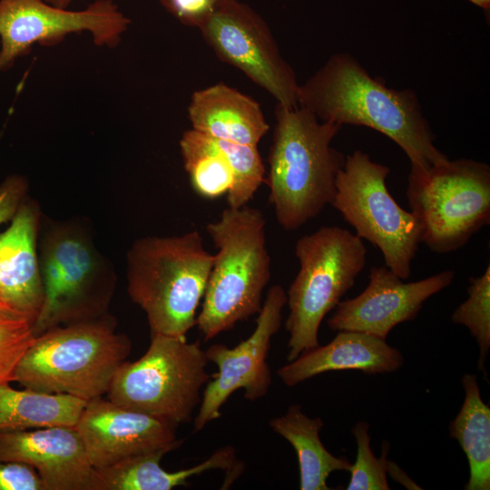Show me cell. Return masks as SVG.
<instances>
[{"label": "cell", "instance_id": "6da1fadb", "mask_svg": "<svg viewBox=\"0 0 490 490\" xmlns=\"http://www.w3.org/2000/svg\"><path fill=\"white\" fill-rule=\"evenodd\" d=\"M299 105L320 121L371 128L396 142L423 172L449 158L434 144L435 137L415 92L387 87L350 54L338 53L304 83Z\"/></svg>", "mask_w": 490, "mask_h": 490}, {"label": "cell", "instance_id": "7a4b0ae2", "mask_svg": "<svg viewBox=\"0 0 490 490\" xmlns=\"http://www.w3.org/2000/svg\"><path fill=\"white\" fill-rule=\"evenodd\" d=\"M269 152L270 189L279 224L295 230L330 205L346 156L331 146L341 125L301 107L277 103Z\"/></svg>", "mask_w": 490, "mask_h": 490}, {"label": "cell", "instance_id": "3957f363", "mask_svg": "<svg viewBox=\"0 0 490 490\" xmlns=\"http://www.w3.org/2000/svg\"><path fill=\"white\" fill-rule=\"evenodd\" d=\"M199 231L137 240L127 253V292L151 334L186 337L196 326L213 263Z\"/></svg>", "mask_w": 490, "mask_h": 490}, {"label": "cell", "instance_id": "277c9868", "mask_svg": "<svg viewBox=\"0 0 490 490\" xmlns=\"http://www.w3.org/2000/svg\"><path fill=\"white\" fill-rule=\"evenodd\" d=\"M262 211L228 207L206 231L218 252L208 279L196 326L205 341L259 313L270 279Z\"/></svg>", "mask_w": 490, "mask_h": 490}, {"label": "cell", "instance_id": "5b68a950", "mask_svg": "<svg viewBox=\"0 0 490 490\" xmlns=\"http://www.w3.org/2000/svg\"><path fill=\"white\" fill-rule=\"evenodd\" d=\"M132 345L108 315L66 324L35 336L17 365L12 382L84 401L107 393Z\"/></svg>", "mask_w": 490, "mask_h": 490}, {"label": "cell", "instance_id": "8992f818", "mask_svg": "<svg viewBox=\"0 0 490 490\" xmlns=\"http://www.w3.org/2000/svg\"><path fill=\"white\" fill-rule=\"evenodd\" d=\"M43 230L38 256L44 302L34 335L106 315L115 274L87 230L72 221L49 223Z\"/></svg>", "mask_w": 490, "mask_h": 490}, {"label": "cell", "instance_id": "52a82bcc", "mask_svg": "<svg viewBox=\"0 0 490 490\" xmlns=\"http://www.w3.org/2000/svg\"><path fill=\"white\" fill-rule=\"evenodd\" d=\"M295 255L299 270L286 292L289 362L319 345L320 324L353 287L366 265L367 248L348 230L325 226L301 236Z\"/></svg>", "mask_w": 490, "mask_h": 490}, {"label": "cell", "instance_id": "ba28073f", "mask_svg": "<svg viewBox=\"0 0 490 490\" xmlns=\"http://www.w3.org/2000/svg\"><path fill=\"white\" fill-rule=\"evenodd\" d=\"M147 351L117 369L107 398L125 408L176 425L190 422L201 400V388L211 378L200 341L186 337L152 334Z\"/></svg>", "mask_w": 490, "mask_h": 490}, {"label": "cell", "instance_id": "9c48e42d", "mask_svg": "<svg viewBox=\"0 0 490 490\" xmlns=\"http://www.w3.org/2000/svg\"><path fill=\"white\" fill-rule=\"evenodd\" d=\"M406 196L421 242L436 253L455 251L490 222V167L458 159L410 172Z\"/></svg>", "mask_w": 490, "mask_h": 490}, {"label": "cell", "instance_id": "30bf717a", "mask_svg": "<svg viewBox=\"0 0 490 490\" xmlns=\"http://www.w3.org/2000/svg\"><path fill=\"white\" fill-rule=\"evenodd\" d=\"M387 166L360 150L346 156L330 203L356 230V235L377 248L385 266L402 279L411 274V262L421 242L422 229L411 211L390 194Z\"/></svg>", "mask_w": 490, "mask_h": 490}, {"label": "cell", "instance_id": "8fae6325", "mask_svg": "<svg viewBox=\"0 0 490 490\" xmlns=\"http://www.w3.org/2000/svg\"><path fill=\"white\" fill-rule=\"evenodd\" d=\"M130 24L113 0H95L77 11L44 0H0V74L34 44L54 45L72 34L88 32L97 46L114 48Z\"/></svg>", "mask_w": 490, "mask_h": 490}, {"label": "cell", "instance_id": "7c38bea8", "mask_svg": "<svg viewBox=\"0 0 490 490\" xmlns=\"http://www.w3.org/2000/svg\"><path fill=\"white\" fill-rule=\"evenodd\" d=\"M204 41L224 63L241 71L277 103L299 105V83L265 20L240 0H223L199 25Z\"/></svg>", "mask_w": 490, "mask_h": 490}, {"label": "cell", "instance_id": "4fadbf2b", "mask_svg": "<svg viewBox=\"0 0 490 490\" xmlns=\"http://www.w3.org/2000/svg\"><path fill=\"white\" fill-rule=\"evenodd\" d=\"M286 303L284 289L279 285L270 287L249 338L234 348L217 343L205 350L208 361L217 366L218 373L205 386L193 421L194 431L217 419L222 406L238 389H242L250 401L266 396L271 385L267 358L271 338L281 326Z\"/></svg>", "mask_w": 490, "mask_h": 490}, {"label": "cell", "instance_id": "5bb4252c", "mask_svg": "<svg viewBox=\"0 0 490 490\" xmlns=\"http://www.w3.org/2000/svg\"><path fill=\"white\" fill-rule=\"evenodd\" d=\"M366 289L353 299L340 301L328 319L332 330L363 332L387 339L397 325L416 318L424 302L448 287L453 270L424 279L405 282L387 266L372 267Z\"/></svg>", "mask_w": 490, "mask_h": 490}, {"label": "cell", "instance_id": "9a60e30c", "mask_svg": "<svg viewBox=\"0 0 490 490\" xmlns=\"http://www.w3.org/2000/svg\"><path fill=\"white\" fill-rule=\"evenodd\" d=\"M74 426L93 468L141 454L162 449L171 452L182 443L176 436L178 425L102 397L86 402Z\"/></svg>", "mask_w": 490, "mask_h": 490}, {"label": "cell", "instance_id": "2e32d148", "mask_svg": "<svg viewBox=\"0 0 490 490\" xmlns=\"http://www.w3.org/2000/svg\"><path fill=\"white\" fill-rule=\"evenodd\" d=\"M0 460L26 464L45 490H88L93 467L75 426L0 431Z\"/></svg>", "mask_w": 490, "mask_h": 490}, {"label": "cell", "instance_id": "e0dca14e", "mask_svg": "<svg viewBox=\"0 0 490 490\" xmlns=\"http://www.w3.org/2000/svg\"><path fill=\"white\" fill-rule=\"evenodd\" d=\"M40 210L25 199L0 232V300L34 322L44 302L38 256Z\"/></svg>", "mask_w": 490, "mask_h": 490}, {"label": "cell", "instance_id": "ac0fdd59", "mask_svg": "<svg viewBox=\"0 0 490 490\" xmlns=\"http://www.w3.org/2000/svg\"><path fill=\"white\" fill-rule=\"evenodd\" d=\"M404 363L402 353L386 339L363 332L341 330L325 346L300 354L278 369L280 380L294 387L330 371L359 370L376 375L397 371Z\"/></svg>", "mask_w": 490, "mask_h": 490}, {"label": "cell", "instance_id": "d6986e66", "mask_svg": "<svg viewBox=\"0 0 490 490\" xmlns=\"http://www.w3.org/2000/svg\"><path fill=\"white\" fill-rule=\"evenodd\" d=\"M169 452L162 449L141 454L93 468L88 490H171L187 486L191 477L214 469L223 470L225 485H230L243 470L230 446L214 451L201 464L178 471H167L161 466L162 456Z\"/></svg>", "mask_w": 490, "mask_h": 490}, {"label": "cell", "instance_id": "ffe728a7", "mask_svg": "<svg viewBox=\"0 0 490 490\" xmlns=\"http://www.w3.org/2000/svg\"><path fill=\"white\" fill-rule=\"evenodd\" d=\"M188 116L191 129L240 144L258 146L270 130L260 104L222 83L194 92Z\"/></svg>", "mask_w": 490, "mask_h": 490}, {"label": "cell", "instance_id": "44dd1931", "mask_svg": "<svg viewBox=\"0 0 490 490\" xmlns=\"http://www.w3.org/2000/svg\"><path fill=\"white\" fill-rule=\"evenodd\" d=\"M323 425L320 417H309L298 404L270 420L271 429L285 438L297 454L300 490H329L327 480L331 473L350 472L352 468L347 458L332 455L324 446L319 436Z\"/></svg>", "mask_w": 490, "mask_h": 490}, {"label": "cell", "instance_id": "7402d4cb", "mask_svg": "<svg viewBox=\"0 0 490 490\" xmlns=\"http://www.w3.org/2000/svg\"><path fill=\"white\" fill-rule=\"evenodd\" d=\"M465 398L449 424V436L463 449L469 466L466 490L490 489V407L481 397L477 377L466 373L462 377Z\"/></svg>", "mask_w": 490, "mask_h": 490}, {"label": "cell", "instance_id": "603a6c76", "mask_svg": "<svg viewBox=\"0 0 490 490\" xmlns=\"http://www.w3.org/2000/svg\"><path fill=\"white\" fill-rule=\"evenodd\" d=\"M0 383V431L74 426L87 401Z\"/></svg>", "mask_w": 490, "mask_h": 490}, {"label": "cell", "instance_id": "cb8c5ba5", "mask_svg": "<svg viewBox=\"0 0 490 490\" xmlns=\"http://www.w3.org/2000/svg\"><path fill=\"white\" fill-rule=\"evenodd\" d=\"M180 149L191 187L199 196L214 200L228 194L234 173L218 139L190 129L183 132Z\"/></svg>", "mask_w": 490, "mask_h": 490}, {"label": "cell", "instance_id": "d4e9b609", "mask_svg": "<svg viewBox=\"0 0 490 490\" xmlns=\"http://www.w3.org/2000/svg\"><path fill=\"white\" fill-rule=\"evenodd\" d=\"M468 298L451 315L454 324L465 326L479 347L478 369L487 374L485 363L490 349V265L478 277L469 278Z\"/></svg>", "mask_w": 490, "mask_h": 490}, {"label": "cell", "instance_id": "484cf974", "mask_svg": "<svg viewBox=\"0 0 490 490\" xmlns=\"http://www.w3.org/2000/svg\"><path fill=\"white\" fill-rule=\"evenodd\" d=\"M34 338L33 319L0 300V383L12 382Z\"/></svg>", "mask_w": 490, "mask_h": 490}, {"label": "cell", "instance_id": "4316f807", "mask_svg": "<svg viewBox=\"0 0 490 490\" xmlns=\"http://www.w3.org/2000/svg\"><path fill=\"white\" fill-rule=\"evenodd\" d=\"M219 140V139H218ZM234 173V182L227 194L229 207L247 205L265 181V168L258 146L219 140Z\"/></svg>", "mask_w": 490, "mask_h": 490}, {"label": "cell", "instance_id": "83f0119b", "mask_svg": "<svg viewBox=\"0 0 490 490\" xmlns=\"http://www.w3.org/2000/svg\"><path fill=\"white\" fill-rule=\"evenodd\" d=\"M369 424L358 422L351 429L357 442V457L350 470L348 490H388L387 479V456L388 442H383L382 454L377 458L370 446Z\"/></svg>", "mask_w": 490, "mask_h": 490}, {"label": "cell", "instance_id": "f1b7e54d", "mask_svg": "<svg viewBox=\"0 0 490 490\" xmlns=\"http://www.w3.org/2000/svg\"><path fill=\"white\" fill-rule=\"evenodd\" d=\"M161 5L186 26L199 25L223 0H158Z\"/></svg>", "mask_w": 490, "mask_h": 490}, {"label": "cell", "instance_id": "f546056e", "mask_svg": "<svg viewBox=\"0 0 490 490\" xmlns=\"http://www.w3.org/2000/svg\"><path fill=\"white\" fill-rule=\"evenodd\" d=\"M0 490H45V487L34 467L0 460Z\"/></svg>", "mask_w": 490, "mask_h": 490}, {"label": "cell", "instance_id": "4dcf8cb0", "mask_svg": "<svg viewBox=\"0 0 490 490\" xmlns=\"http://www.w3.org/2000/svg\"><path fill=\"white\" fill-rule=\"evenodd\" d=\"M27 191V181L19 174H11L0 183V225L13 219Z\"/></svg>", "mask_w": 490, "mask_h": 490}, {"label": "cell", "instance_id": "1f68e13d", "mask_svg": "<svg viewBox=\"0 0 490 490\" xmlns=\"http://www.w3.org/2000/svg\"><path fill=\"white\" fill-rule=\"evenodd\" d=\"M44 1L60 8H67L73 0H44Z\"/></svg>", "mask_w": 490, "mask_h": 490}, {"label": "cell", "instance_id": "d6a6232c", "mask_svg": "<svg viewBox=\"0 0 490 490\" xmlns=\"http://www.w3.org/2000/svg\"><path fill=\"white\" fill-rule=\"evenodd\" d=\"M472 4L481 7L485 11L490 10V0H469Z\"/></svg>", "mask_w": 490, "mask_h": 490}]
</instances>
